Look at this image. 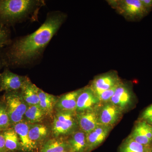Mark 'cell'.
Returning <instances> with one entry per match:
<instances>
[{
    "label": "cell",
    "instance_id": "7c38bea8",
    "mask_svg": "<svg viewBox=\"0 0 152 152\" xmlns=\"http://www.w3.org/2000/svg\"><path fill=\"white\" fill-rule=\"evenodd\" d=\"M113 127L99 124L94 129L86 134L87 151L91 152L102 143Z\"/></svg>",
    "mask_w": 152,
    "mask_h": 152
},
{
    "label": "cell",
    "instance_id": "2e32d148",
    "mask_svg": "<svg viewBox=\"0 0 152 152\" xmlns=\"http://www.w3.org/2000/svg\"><path fill=\"white\" fill-rule=\"evenodd\" d=\"M83 88L66 93L58 98L55 109L57 112H75L77 100Z\"/></svg>",
    "mask_w": 152,
    "mask_h": 152
},
{
    "label": "cell",
    "instance_id": "4fadbf2b",
    "mask_svg": "<svg viewBox=\"0 0 152 152\" xmlns=\"http://www.w3.org/2000/svg\"><path fill=\"white\" fill-rule=\"evenodd\" d=\"M129 137L139 143L152 147V126L140 120L136 123Z\"/></svg>",
    "mask_w": 152,
    "mask_h": 152
},
{
    "label": "cell",
    "instance_id": "e0dca14e",
    "mask_svg": "<svg viewBox=\"0 0 152 152\" xmlns=\"http://www.w3.org/2000/svg\"><path fill=\"white\" fill-rule=\"evenodd\" d=\"M39 88L28 78L20 90L22 97L28 106L39 104Z\"/></svg>",
    "mask_w": 152,
    "mask_h": 152
},
{
    "label": "cell",
    "instance_id": "52a82bcc",
    "mask_svg": "<svg viewBox=\"0 0 152 152\" xmlns=\"http://www.w3.org/2000/svg\"><path fill=\"white\" fill-rule=\"evenodd\" d=\"M28 78L19 75L6 68L0 73V91L5 92L20 91Z\"/></svg>",
    "mask_w": 152,
    "mask_h": 152
},
{
    "label": "cell",
    "instance_id": "4dcf8cb0",
    "mask_svg": "<svg viewBox=\"0 0 152 152\" xmlns=\"http://www.w3.org/2000/svg\"><path fill=\"white\" fill-rule=\"evenodd\" d=\"M62 152H73L71 150H67V151H63Z\"/></svg>",
    "mask_w": 152,
    "mask_h": 152
},
{
    "label": "cell",
    "instance_id": "484cf974",
    "mask_svg": "<svg viewBox=\"0 0 152 152\" xmlns=\"http://www.w3.org/2000/svg\"><path fill=\"white\" fill-rule=\"evenodd\" d=\"M118 85L97 95L101 103H105L110 102L112 97L113 96Z\"/></svg>",
    "mask_w": 152,
    "mask_h": 152
},
{
    "label": "cell",
    "instance_id": "ffe728a7",
    "mask_svg": "<svg viewBox=\"0 0 152 152\" xmlns=\"http://www.w3.org/2000/svg\"><path fill=\"white\" fill-rule=\"evenodd\" d=\"M67 150H71L67 140L55 137L45 142L40 152H62Z\"/></svg>",
    "mask_w": 152,
    "mask_h": 152
},
{
    "label": "cell",
    "instance_id": "8fae6325",
    "mask_svg": "<svg viewBox=\"0 0 152 152\" xmlns=\"http://www.w3.org/2000/svg\"><path fill=\"white\" fill-rule=\"evenodd\" d=\"M101 105L93 110L76 113L79 128L86 134L90 133L99 125V110Z\"/></svg>",
    "mask_w": 152,
    "mask_h": 152
},
{
    "label": "cell",
    "instance_id": "d6986e66",
    "mask_svg": "<svg viewBox=\"0 0 152 152\" xmlns=\"http://www.w3.org/2000/svg\"><path fill=\"white\" fill-rule=\"evenodd\" d=\"M7 152H22L18 136L12 127L3 131Z\"/></svg>",
    "mask_w": 152,
    "mask_h": 152
},
{
    "label": "cell",
    "instance_id": "9a60e30c",
    "mask_svg": "<svg viewBox=\"0 0 152 152\" xmlns=\"http://www.w3.org/2000/svg\"><path fill=\"white\" fill-rule=\"evenodd\" d=\"M49 134L48 128L41 124H30L29 136L30 140L36 147L38 152L46 141Z\"/></svg>",
    "mask_w": 152,
    "mask_h": 152
},
{
    "label": "cell",
    "instance_id": "7a4b0ae2",
    "mask_svg": "<svg viewBox=\"0 0 152 152\" xmlns=\"http://www.w3.org/2000/svg\"><path fill=\"white\" fill-rule=\"evenodd\" d=\"M45 5L42 0H0V23L10 27L27 20H36Z\"/></svg>",
    "mask_w": 152,
    "mask_h": 152
},
{
    "label": "cell",
    "instance_id": "5b68a950",
    "mask_svg": "<svg viewBox=\"0 0 152 152\" xmlns=\"http://www.w3.org/2000/svg\"><path fill=\"white\" fill-rule=\"evenodd\" d=\"M5 103L12 126L24 121L28 105L20 91L5 92L2 96Z\"/></svg>",
    "mask_w": 152,
    "mask_h": 152
},
{
    "label": "cell",
    "instance_id": "3957f363",
    "mask_svg": "<svg viewBox=\"0 0 152 152\" xmlns=\"http://www.w3.org/2000/svg\"><path fill=\"white\" fill-rule=\"evenodd\" d=\"M107 2L129 21H139L149 13L140 0H110Z\"/></svg>",
    "mask_w": 152,
    "mask_h": 152
},
{
    "label": "cell",
    "instance_id": "4316f807",
    "mask_svg": "<svg viewBox=\"0 0 152 152\" xmlns=\"http://www.w3.org/2000/svg\"><path fill=\"white\" fill-rule=\"evenodd\" d=\"M140 120L144 121L152 126V104L148 107L142 112Z\"/></svg>",
    "mask_w": 152,
    "mask_h": 152
},
{
    "label": "cell",
    "instance_id": "d4e9b609",
    "mask_svg": "<svg viewBox=\"0 0 152 152\" xmlns=\"http://www.w3.org/2000/svg\"><path fill=\"white\" fill-rule=\"evenodd\" d=\"M10 27L0 23V50L12 42Z\"/></svg>",
    "mask_w": 152,
    "mask_h": 152
},
{
    "label": "cell",
    "instance_id": "9c48e42d",
    "mask_svg": "<svg viewBox=\"0 0 152 152\" xmlns=\"http://www.w3.org/2000/svg\"><path fill=\"white\" fill-rule=\"evenodd\" d=\"M123 113L121 109L110 102L102 104L99 110V124L113 127L121 118Z\"/></svg>",
    "mask_w": 152,
    "mask_h": 152
},
{
    "label": "cell",
    "instance_id": "30bf717a",
    "mask_svg": "<svg viewBox=\"0 0 152 152\" xmlns=\"http://www.w3.org/2000/svg\"><path fill=\"white\" fill-rule=\"evenodd\" d=\"M102 104L97 96L89 86L83 88L77 100L76 113H82L97 107Z\"/></svg>",
    "mask_w": 152,
    "mask_h": 152
},
{
    "label": "cell",
    "instance_id": "7402d4cb",
    "mask_svg": "<svg viewBox=\"0 0 152 152\" xmlns=\"http://www.w3.org/2000/svg\"><path fill=\"white\" fill-rule=\"evenodd\" d=\"M151 147L144 145L129 136L120 146L119 152H151Z\"/></svg>",
    "mask_w": 152,
    "mask_h": 152
},
{
    "label": "cell",
    "instance_id": "277c9868",
    "mask_svg": "<svg viewBox=\"0 0 152 152\" xmlns=\"http://www.w3.org/2000/svg\"><path fill=\"white\" fill-rule=\"evenodd\" d=\"M79 128L76 112H57L52 124V133L56 138L70 135Z\"/></svg>",
    "mask_w": 152,
    "mask_h": 152
},
{
    "label": "cell",
    "instance_id": "83f0119b",
    "mask_svg": "<svg viewBox=\"0 0 152 152\" xmlns=\"http://www.w3.org/2000/svg\"><path fill=\"white\" fill-rule=\"evenodd\" d=\"M0 152H7L6 150L5 141L3 131H0Z\"/></svg>",
    "mask_w": 152,
    "mask_h": 152
},
{
    "label": "cell",
    "instance_id": "5bb4252c",
    "mask_svg": "<svg viewBox=\"0 0 152 152\" xmlns=\"http://www.w3.org/2000/svg\"><path fill=\"white\" fill-rule=\"evenodd\" d=\"M30 124L24 120L12 126L17 133L20 140L22 152H38L29 136Z\"/></svg>",
    "mask_w": 152,
    "mask_h": 152
},
{
    "label": "cell",
    "instance_id": "44dd1931",
    "mask_svg": "<svg viewBox=\"0 0 152 152\" xmlns=\"http://www.w3.org/2000/svg\"><path fill=\"white\" fill-rule=\"evenodd\" d=\"M39 106L47 115H52L55 109L58 98L56 96L45 92L39 88Z\"/></svg>",
    "mask_w": 152,
    "mask_h": 152
},
{
    "label": "cell",
    "instance_id": "1f68e13d",
    "mask_svg": "<svg viewBox=\"0 0 152 152\" xmlns=\"http://www.w3.org/2000/svg\"><path fill=\"white\" fill-rule=\"evenodd\" d=\"M151 152H152V146L151 147Z\"/></svg>",
    "mask_w": 152,
    "mask_h": 152
},
{
    "label": "cell",
    "instance_id": "603a6c76",
    "mask_svg": "<svg viewBox=\"0 0 152 152\" xmlns=\"http://www.w3.org/2000/svg\"><path fill=\"white\" fill-rule=\"evenodd\" d=\"M48 115L39 105L28 106L25 114L24 118L30 124L40 122Z\"/></svg>",
    "mask_w": 152,
    "mask_h": 152
},
{
    "label": "cell",
    "instance_id": "8992f818",
    "mask_svg": "<svg viewBox=\"0 0 152 152\" xmlns=\"http://www.w3.org/2000/svg\"><path fill=\"white\" fill-rule=\"evenodd\" d=\"M121 81L116 71L111 70L96 76L89 86L97 96L115 86Z\"/></svg>",
    "mask_w": 152,
    "mask_h": 152
},
{
    "label": "cell",
    "instance_id": "ac0fdd59",
    "mask_svg": "<svg viewBox=\"0 0 152 152\" xmlns=\"http://www.w3.org/2000/svg\"><path fill=\"white\" fill-rule=\"evenodd\" d=\"M67 141L72 151L87 152L86 134L80 129L71 134Z\"/></svg>",
    "mask_w": 152,
    "mask_h": 152
},
{
    "label": "cell",
    "instance_id": "ba28073f",
    "mask_svg": "<svg viewBox=\"0 0 152 152\" xmlns=\"http://www.w3.org/2000/svg\"><path fill=\"white\" fill-rule=\"evenodd\" d=\"M134 94L132 87L127 83L121 81L118 85L113 96L109 102L124 112L132 104Z\"/></svg>",
    "mask_w": 152,
    "mask_h": 152
},
{
    "label": "cell",
    "instance_id": "f546056e",
    "mask_svg": "<svg viewBox=\"0 0 152 152\" xmlns=\"http://www.w3.org/2000/svg\"><path fill=\"white\" fill-rule=\"evenodd\" d=\"M3 66H4V62H3L2 51L0 50V71Z\"/></svg>",
    "mask_w": 152,
    "mask_h": 152
},
{
    "label": "cell",
    "instance_id": "6da1fadb",
    "mask_svg": "<svg viewBox=\"0 0 152 152\" xmlns=\"http://www.w3.org/2000/svg\"><path fill=\"white\" fill-rule=\"evenodd\" d=\"M66 18L63 12H50L43 23L35 31L12 40L2 51L4 66L6 68L27 66L40 59Z\"/></svg>",
    "mask_w": 152,
    "mask_h": 152
},
{
    "label": "cell",
    "instance_id": "f1b7e54d",
    "mask_svg": "<svg viewBox=\"0 0 152 152\" xmlns=\"http://www.w3.org/2000/svg\"><path fill=\"white\" fill-rule=\"evenodd\" d=\"M144 7L149 13L152 9V0H140Z\"/></svg>",
    "mask_w": 152,
    "mask_h": 152
},
{
    "label": "cell",
    "instance_id": "cb8c5ba5",
    "mask_svg": "<svg viewBox=\"0 0 152 152\" xmlns=\"http://www.w3.org/2000/svg\"><path fill=\"white\" fill-rule=\"evenodd\" d=\"M10 119L5 103L2 97L0 99V131L11 127Z\"/></svg>",
    "mask_w": 152,
    "mask_h": 152
}]
</instances>
